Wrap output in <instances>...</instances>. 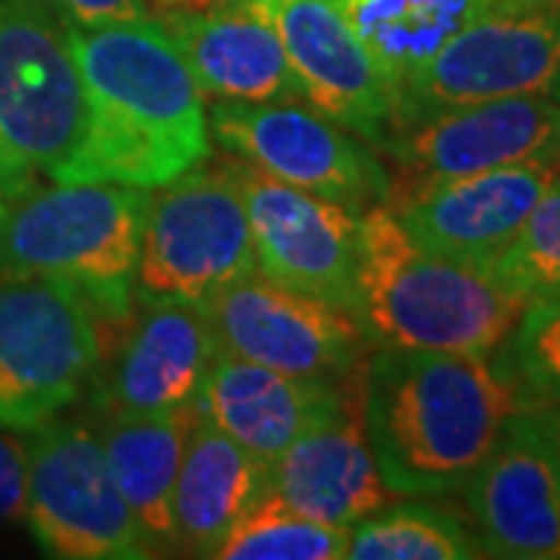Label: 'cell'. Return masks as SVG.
I'll list each match as a JSON object with an SVG mask.
<instances>
[{"label": "cell", "instance_id": "cell-1", "mask_svg": "<svg viewBox=\"0 0 560 560\" xmlns=\"http://www.w3.org/2000/svg\"><path fill=\"white\" fill-rule=\"evenodd\" d=\"M88 119L50 180H103L153 190L212 156L209 106L156 16L72 28Z\"/></svg>", "mask_w": 560, "mask_h": 560}, {"label": "cell", "instance_id": "cell-2", "mask_svg": "<svg viewBox=\"0 0 560 560\" xmlns=\"http://www.w3.org/2000/svg\"><path fill=\"white\" fill-rule=\"evenodd\" d=\"M521 408L499 352L374 346L361 371V420L383 482L399 499L464 489Z\"/></svg>", "mask_w": 560, "mask_h": 560}, {"label": "cell", "instance_id": "cell-3", "mask_svg": "<svg viewBox=\"0 0 560 560\" xmlns=\"http://www.w3.org/2000/svg\"><path fill=\"white\" fill-rule=\"evenodd\" d=\"M523 305L492 268L418 246L386 202L361 212L355 318L371 349L495 352Z\"/></svg>", "mask_w": 560, "mask_h": 560}, {"label": "cell", "instance_id": "cell-4", "mask_svg": "<svg viewBox=\"0 0 560 560\" xmlns=\"http://www.w3.org/2000/svg\"><path fill=\"white\" fill-rule=\"evenodd\" d=\"M150 190L103 180L35 184L0 219V275L79 287L101 324L135 305Z\"/></svg>", "mask_w": 560, "mask_h": 560}, {"label": "cell", "instance_id": "cell-5", "mask_svg": "<svg viewBox=\"0 0 560 560\" xmlns=\"http://www.w3.org/2000/svg\"><path fill=\"white\" fill-rule=\"evenodd\" d=\"M84 119L66 22L40 0H0V180L10 202L72 156Z\"/></svg>", "mask_w": 560, "mask_h": 560}, {"label": "cell", "instance_id": "cell-6", "mask_svg": "<svg viewBox=\"0 0 560 560\" xmlns=\"http://www.w3.org/2000/svg\"><path fill=\"white\" fill-rule=\"evenodd\" d=\"M256 268L241 187L221 156L150 190L135 296L202 305Z\"/></svg>", "mask_w": 560, "mask_h": 560}, {"label": "cell", "instance_id": "cell-7", "mask_svg": "<svg viewBox=\"0 0 560 560\" xmlns=\"http://www.w3.org/2000/svg\"><path fill=\"white\" fill-rule=\"evenodd\" d=\"M101 359V318L79 287L0 275V427L28 433L79 401Z\"/></svg>", "mask_w": 560, "mask_h": 560}, {"label": "cell", "instance_id": "cell-8", "mask_svg": "<svg viewBox=\"0 0 560 560\" xmlns=\"http://www.w3.org/2000/svg\"><path fill=\"white\" fill-rule=\"evenodd\" d=\"M22 436L28 452L25 523L47 558H153L121 499L97 430L54 418Z\"/></svg>", "mask_w": 560, "mask_h": 560}, {"label": "cell", "instance_id": "cell-9", "mask_svg": "<svg viewBox=\"0 0 560 560\" xmlns=\"http://www.w3.org/2000/svg\"><path fill=\"white\" fill-rule=\"evenodd\" d=\"M209 135L265 175L359 215L389 200L393 178L377 147L305 101L212 103Z\"/></svg>", "mask_w": 560, "mask_h": 560}, {"label": "cell", "instance_id": "cell-10", "mask_svg": "<svg viewBox=\"0 0 560 560\" xmlns=\"http://www.w3.org/2000/svg\"><path fill=\"white\" fill-rule=\"evenodd\" d=\"M202 312L215 334L219 355L296 377L355 381L371 352L352 312L283 287L259 268L202 302Z\"/></svg>", "mask_w": 560, "mask_h": 560}, {"label": "cell", "instance_id": "cell-11", "mask_svg": "<svg viewBox=\"0 0 560 560\" xmlns=\"http://www.w3.org/2000/svg\"><path fill=\"white\" fill-rule=\"evenodd\" d=\"M377 153L393 178L386 202L501 165H560V103L533 94L423 113L399 121L377 143Z\"/></svg>", "mask_w": 560, "mask_h": 560}, {"label": "cell", "instance_id": "cell-12", "mask_svg": "<svg viewBox=\"0 0 560 560\" xmlns=\"http://www.w3.org/2000/svg\"><path fill=\"white\" fill-rule=\"evenodd\" d=\"M558 84L560 0L492 13L460 28L401 84L396 125L464 103L551 97Z\"/></svg>", "mask_w": 560, "mask_h": 560}, {"label": "cell", "instance_id": "cell-13", "mask_svg": "<svg viewBox=\"0 0 560 560\" xmlns=\"http://www.w3.org/2000/svg\"><path fill=\"white\" fill-rule=\"evenodd\" d=\"M241 187L261 275L355 315L361 215L349 206L296 190L224 153Z\"/></svg>", "mask_w": 560, "mask_h": 560}, {"label": "cell", "instance_id": "cell-14", "mask_svg": "<svg viewBox=\"0 0 560 560\" xmlns=\"http://www.w3.org/2000/svg\"><path fill=\"white\" fill-rule=\"evenodd\" d=\"M94 371L101 415H172L194 408L219 359V342L202 305L135 296L131 312L106 320Z\"/></svg>", "mask_w": 560, "mask_h": 560}, {"label": "cell", "instance_id": "cell-15", "mask_svg": "<svg viewBox=\"0 0 560 560\" xmlns=\"http://www.w3.org/2000/svg\"><path fill=\"white\" fill-rule=\"evenodd\" d=\"M486 558L560 560V464L545 408H517L464 482Z\"/></svg>", "mask_w": 560, "mask_h": 560}, {"label": "cell", "instance_id": "cell-16", "mask_svg": "<svg viewBox=\"0 0 560 560\" xmlns=\"http://www.w3.org/2000/svg\"><path fill=\"white\" fill-rule=\"evenodd\" d=\"M275 25L300 81L302 101L368 143L396 125L399 94L337 0H253Z\"/></svg>", "mask_w": 560, "mask_h": 560}, {"label": "cell", "instance_id": "cell-17", "mask_svg": "<svg viewBox=\"0 0 560 560\" xmlns=\"http://www.w3.org/2000/svg\"><path fill=\"white\" fill-rule=\"evenodd\" d=\"M558 175L555 162L501 165L420 187L386 206L423 249L492 268Z\"/></svg>", "mask_w": 560, "mask_h": 560}, {"label": "cell", "instance_id": "cell-18", "mask_svg": "<svg viewBox=\"0 0 560 560\" xmlns=\"http://www.w3.org/2000/svg\"><path fill=\"white\" fill-rule=\"evenodd\" d=\"M202 97L215 103L302 101V88L275 25L253 0H219L202 10H162Z\"/></svg>", "mask_w": 560, "mask_h": 560}, {"label": "cell", "instance_id": "cell-19", "mask_svg": "<svg viewBox=\"0 0 560 560\" xmlns=\"http://www.w3.org/2000/svg\"><path fill=\"white\" fill-rule=\"evenodd\" d=\"M359 389L361 377L349 383L296 377L265 364L219 355L194 401V411L271 467L302 433L334 418Z\"/></svg>", "mask_w": 560, "mask_h": 560}, {"label": "cell", "instance_id": "cell-20", "mask_svg": "<svg viewBox=\"0 0 560 560\" xmlns=\"http://www.w3.org/2000/svg\"><path fill=\"white\" fill-rule=\"evenodd\" d=\"M268 489L302 514L346 529L399 499L383 482L364 433L361 401L352 399L302 433L268 467Z\"/></svg>", "mask_w": 560, "mask_h": 560}, {"label": "cell", "instance_id": "cell-21", "mask_svg": "<svg viewBox=\"0 0 560 560\" xmlns=\"http://www.w3.org/2000/svg\"><path fill=\"white\" fill-rule=\"evenodd\" d=\"M268 492V464L224 436L206 420H194L172 492L175 548L187 558L215 555L219 541Z\"/></svg>", "mask_w": 560, "mask_h": 560}, {"label": "cell", "instance_id": "cell-22", "mask_svg": "<svg viewBox=\"0 0 560 560\" xmlns=\"http://www.w3.org/2000/svg\"><path fill=\"white\" fill-rule=\"evenodd\" d=\"M194 420V408L172 415H101L103 452L153 558L178 555L172 492Z\"/></svg>", "mask_w": 560, "mask_h": 560}, {"label": "cell", "instance_id": "cell-23", "mask_svg": "<svg viewBox=\"0 0 560 560\" xmlns=\"http://www.w3.org/2000/svg\"><path fill=\"white\" fill-rule=\"evenodd\" d=\"M337 3L399 94L401 84L423 62L433 60L442 44L455 38L470 22L508 10H529L551 0H337Z\"/></svg>", "mask_w": 560, "mask_h": 560}, {"label": "cell", "instance_id": "cell-24", "mask_svg": "<svg viewBox=\"0 0 560 560\" xmlns=\"http://www.w3.org/2000/svg\"><path fill=\"white\" fill-rule=\"evenodd\" d=\"M352 560H470L486 558L477 536L433 504H386L349 529Z\"/></svg>", "mask_w": 560, "mask_h": 560}, {"label": "cell", "instance_id": "cell-25", "mask_svg": "<svg viewBox=\"0 0 560 560\" xmlns=\"http://www.w3.org/2000/svg\"><path fill=\"white\" fill-rule=\"evenodd\" d=\"M346 548V526L315 521L268 489L228 529L212 560H342Z\"/></svg>", "mask_w": 560, "mask_h": 560}, {"label": "cell", "instance_id": "cell-26", "mask_svg": "<svg viewBox=\"0 0 560 560\" xmlns=\"http://www.w3.org/2000/svg\"><path fill=\"white\" fill-rule=\"evenodd\" d=\"M495 352L521 408H560V296L526 302Z\"/></svg>", "mask_w": 560, "mask_h": 560}, {"label": "cell", "instance_id": "cell-27", "mask_svg": "<svg viewBox=\"0 0 560 560\" xmlns=\"http://www.w3.org/2000/svg\"><path fill=\"white\" fill-rule=\"evenodd\" d=\"M492 275L523 302L560 296V175L492 261Z\"/></svg>", "mask_w": 560, "mask_h": 560}, {"label": "cell", "instance_id": "cell-28", "mask_svg": "<svg viewBox=\"0 0 560 560\" xmlns=\"http://www.w3.org/2000/svg\"><path fill=\"white\" fill-rule=\"evenodd\" d=\"M25 492H28L25 436L0 427V526L25 521Z\"/></svg>", "mask_w": 560, "mask_h": 560}, {"label": "cell", "instance_id": "cell-29", "mask_svg": "<svg viewBox=\"0 0 560 560\" xmlns=\"http://www.w3.org/2000/svg\"><path fill=\"white\" fill-rule=\"evenodd\" d=\"M72 28H101L116 22L147 20L143 0H40Z\"/></svg>", "mask_w": 560, "mask_h": 560}, {"label": "cell", "instance_id": "cell-30", "mask_svg": "<svg viewBox=\"0 0 560 560\" xmlns=\"http://www.w3.org/2000/svg\"><path fill=\"white\" fill-rule=\"evenodd\" d=\"M160 10H202V7H212L219 0H153Z\"/></svg>", "mask_w": 560, "mask_h": 560}, {"label": "cell", "instance_id": "cell-31", "mask_svg": "<svg viewBox=\"0 0 560 560\" xmlns=\"http://www.w3.org/2000/svg\"><path fill=\"white\" fill-rule=\"evenodd\" d=\"M548 415V427H551V440H555V452H558V464H560V408H545Z\"/></svg>", "mask_w": 560, "mask_h": 560}, {"label": "cell", "instance_id": "cell-32", "mask_svg": "<svg viewBox=\"0 0 560 560\" xmlns=\"http://www.w3.org/2000/svg\"><path fill=\"white\" fill-rule=\"evenodd\" d=\"M7 206H10V197H7V187H3V180H0V219H3V212H7Z\"/></svg>", "mask_w": 560, "mask_h": 560}, {"label": "cell", "instance_id": "cell-33", "mask_svg": "<svg viewBox=\"0 0 560 560\" xmlns=\"http://www.w3.org/2000/svg\"><path fill=\"white\" fill-rule=\"evenodd\" d=\"M551 101L560 103V84H558V88H555V91H551Z\"/></svg>", "mask_w": 560, "mask_h": 560}]
</instances>
